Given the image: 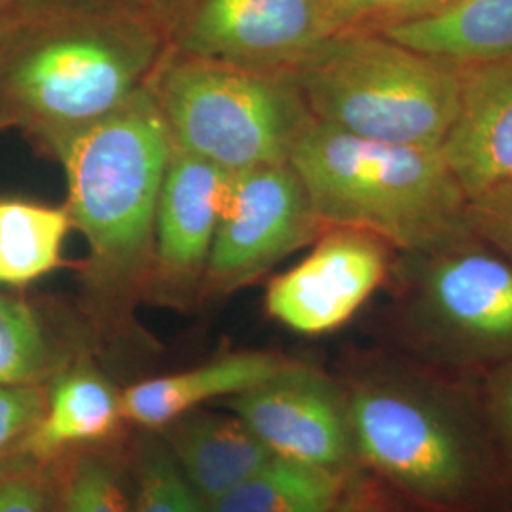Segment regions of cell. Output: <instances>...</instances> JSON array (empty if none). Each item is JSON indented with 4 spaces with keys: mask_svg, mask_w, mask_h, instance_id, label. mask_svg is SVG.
<instances>
[{
    "mask_svg": "<svg viewBox=\"0 0 512 512\" xmlns=\"http://www.w3.org/2000/svg\"><path fill=\"white\" fill-rule=\"evenodd\" d=\"M351 473L311 467L289 459H270L255 475L203 511L332 512L348 486Z\"/></svg>",
    "mask_w": 512,
    "mask_h": 512,
    "instance_id": "obj_18",
    "label": "cell"
},
{
    "mask_svg": "<svg viewBox=\"0 0 512 512\" xmlns=\"http://www.w3.org/2000/svg\"><path fill=\"white\" fill-rule=\"evenodd\" d=\"M234 173L173 145L154 219V279L188 289L205 268Z\"/></svg>",
    "mask_w": 512,
    "mask_h": 512,
    "instance_id": "obj_12",
    "label": "cell"
},
{
    "mask_svg": "<svg viewBox=\"0 0 512 512\" xmlns=\"http://www.w3.org/2000/svg\"><path fill=\"white\" fill-rule=\"evenodd\" d=\"M469 220L476 238L512 262V181L469 198Z\"/></svg>",
    "mask_w": 512,
    "mask_h": 512,
    "instance_id": "obj_25",
    "label": "cell"
},
{
    "mask_svg": "<svg viewBox=\"0 0 512 512\" xmlns=\"http://www.w3.org/2000/svg\"><path fill=\"white\" fill-rule=\"evenodd\" d=\"M327 228L289 162L234 173L205 268L215 291H234Z\"/></svg>",
    "mask_w": 512,
    "mask_h": 512,
    "instance_id": "obj_8",
    "label": "cell"
},
{
    "mask_svg": "<svg viewBox=\"0 0 512 512\" xmlns=\"http://www.w3.org/2000/svg\"><path fill=\"white\" fill-rule=\"evenodd\" d=\"M355 456L404 494L454 505L480 480V454L458 412L423 385L380 378L348 393Z\"/></svg>",
    "mask_w": 512,
    "mask_h": 512,
    "instance_id": "obj_6",
    "label": "cell"
},
{
    "mask_svg": "<svg viewBox=\"0 0 512 512\" xmlns=\"http://www.w3.org/2000/svg\"><path fill=\"white\" fill-rule=\"evenodd\" d=\"M442 154L467 198L512 181V54L463 67Z\"/></svg>",
    "mask_w": 512,
    "mask_h": 512,
    "instance_id": "obj_13",
    "label": "cell"
},
{
    "mask_svg": "<svg viewBox=\"0 0 512 512\" xmlns=\"http://www.w3.org/2000/svg\"><path fill=\"white\" fill-rule=\"evenodd\" d=\"M126 420L122 393L93 366L61 370L46 391V410L25 444V454L52 459L82 446L101 444Z\"/></svg>",
    "mask_w": 512,
    "mask_h": 512,
    "instance_id": "obj_16",
    "label": "cell"
},
{
    "mask_svg": "<svg viewBox=\"0 0 512 512\" xmlns=\"http://www.w3.org/2000/svg\"><path fill=\"white\" fill-rule=\"evenodd\" d=\"M389 249L368 232L325 230L310 255L272 281L268 313L306 336L340 329L384 283Z\"/></svg>",
    "mask_w": 512,
    "mask_h": 512,
    "instance_id": "obj_11",
    "label": "cell"
},
{
    "mask_svg": "<svg viewBox=\"0 0 512 512\" xmlns=\"http://www.w3.org/2000/svg\"><path fill=\"white\" fill-rule=\"evenodd\" d=\"M131 473L133 512H205L158 431L135 440Z\"/></svg>",
    "mask_w": 512,
    "mask_h": 512,
    "instance_id": "obj_21",
    "label": "cell"
},
{
    "mask_svg": "<svg viewBox=\"0 0 512 512\" xmlns=\"http://www.w3.org/2000/svg\"><path fill=\"white\" fill-rule=\"evenodd\" d=\"M158 433L203 509L275 458L234 414L192 410Z\"/></svg>",
    "mask_w": 512,
    "mask_h": 512,
    "instance_id": "obj_14",
    "label": "cell"
},
{
    "mask_svg": "<svg viewBox=\"0 0 512 512\" xmlns=\"http://www.w3.org/2000/svg\"><path fill=\"white\" fill-rule=\"evenodd\" d=\"M59 512H133L122 454L110 446L76 448L57 488Z\"/></svg>",
    "mask_w": 512,
    "mask_h": 512,
    "instance_id": "obj_20",
    "label": "cell"
},
{
    "mask_svg": "<svg viewBox=\"0 0 512 512\" xmlns=\"http://www.w3.org/2000/svg\"><path fill=\"white\" fill-rule=\"evenodd\" d=\"M18 2H21V0H0V14H4L6 10L14 8Z\"/></svg>",
    "mask_w": 512,
    "mask_h": 512,
    "instance_id": "obj_29",
    "label": "cell"
},
{
    "mask_svg": "<svg viewBox=\"0 0 512 512\" xmlns=\"http://www.w3.org/2000/svg\"><path fill=\"white\" fill-rule=\"evenodd\" d=\"M289 74L315 120L372 141L423 148H442L463 84V67L382 33L327 38Z\"/></svg>",
    "mask_w": 512,
    "mask_h": 512,
    "instance_id": "obj_4",
    "label": "cell"
},
{
    "mask_svg": "<svg viewBox=\"0 0 512 512\" xmlns=\"http://www.w3.org/2000/svg\"><path fill=\"white\" fill-rule=\"evenodd\" d=\"M332 512H401L385 495L380 484L361 475L359 469L349 476L348 486Z\"/></svg>",
    "mask_w": 512,
    "mask_h": 512,
    "instance_id": "obj_27",
    "label": "cell"
},
{
    "mask_svg": "<svg viewBox=\"0 0 512 512\" xmlns=\"http://www.w3.org/2000/svg\"><path fill=\"white\" fill-rule=\"evenodd\" d=\"M171 150L150 86L55 150L67 173L65 209L90 243L97 291L128 293L152 274L156 205Z\"/></svg>",
    "mask_w": 512,
    "mask_h": 512,
    "instance_id": "obj_3",
    "label": "cell"
},
{
    "mask_svg": "<svg viewBox=\"0 0 512 512\" xmlns=\"http://www.w3.org/2000/svg\"><path fill=\"white\" fill-rule=\"evenodd\" d=\"M165 21L171 52L268 73L330 38L319 0H184Z\"/></svg>",
    "mask_w": 512,
    "mask_h": 512,
    "instance_id": "obj_9",
    "label": "cell"
},
{
    "mask_svg": "<svg viewBox=\"0 0 512 512\" xmlns=\"http://www.w3.org/2000/svg\"><path fill=\"white\" fill-rule=\"evenodd\" d=\"M0 512H59L54 490L29 465L0 467Z\"/></svg>",
    "mask_w": 512,
    "mask_h": 512,
    "instance_id": "obj_26",
    "label": "cell"
},
{
    "mask_svg": "<svg viewBox=\"0 0 512 512\" xmlns=\"http://www.w3.org/2000/svg\"><path fill=\"white\" fill-rule=\"evenodd\" d=\"M382 35L459 67L494 61L512 54V0H456Z\"/></svg>",
    "mask_w": 512,
    "mask_h": 512,
    "instance_id": "obj_17",
    "label": "cell"
},
{
    "mask_svg": "<svg viewBox=\"0 0 512 512\" xmlns=\"http://www.w3.org/2000/svg\"><path fill=\"white\" fill-rule=\"evenodd\" d=\"M291 363L274 353L245 351L186 372L143 380L122 391L124 418L145 431H158L200 404L253 389Z\"/></svg>",
    "mask_w": 512,
    "mask_h": 512,
    "instance_id": "obj_15",
    "label": "cell"
},
{
    "mask_svg": "<svg viewBox=\"0 0 512 512\" xmlns=\"http://www.w3.org/2000/svg\"><path fill=\"white\" fill-rule=\"evenodd\" d=\"M456 0H319L330 37L382 33L389 27L437 14Z\"/></svg>",
    "mask_w": 512,
    "mask_h": 512,
    "instance_id": "obj_23",
    "label": "cell"
},
{
    "mask_svg": "<svg viewBox=\"0 0 512 512\" xmlns=\"http://www.w3.org/2000/svg\"><path fill=\"white\" fill-rule=\"evenodd\" d=\"M173 145L238 173L289 162L313 116L289 73L167 52L148 82Z\"/></svg>",
    "mask_w": 512,
    "mask_h": 512,
    "instance_id": "obj_5",
    "label": "cell"
},
{
    "mask_svg": "<svg viewBox=\"0 0 512 512\" xmlns=\"http://www.w3.org/2000/svg\"><path fill=\"white\" fill-rule=\"evenodd\" d=\"M289 164L327 230L368 232L404 255L476 238L442 148L372 141L313 118Z\"/></svg>",
    "mask_w": 512,
    "mask_h": 512,
    "instance_id": "obj_2",
    "label": "cell"
},
{
    "mask_svg": "<svg viewBox=\"0 0 512 512\" xmlns=\"http://www.w3.org/2000/svg\"><path fill=\"white\" fill-rule=\"evenodd\" d=\"M408 323L454 361L512 359V262L482 239L406 255Z\"/></svg>",
    "mask_w": 512,
    "mask_h": 512,
    "instance_id": "obj_7",
    "label": "cell"
},
{
    "mask_svg": "<svg viewBox=\"0 0 512 512\" xmlns=\"http://www.w3.org/2000/svg\"><path fill=\"white\" fill-rule=\"evenodd\" d=\"M226 404L275 458L342 473L359 467L348 393L310 366L291 363Z\"/></svg>",
    "mask_w": 512,
    "mask_h": 512,
    "instance_id": "obj_10",
    "label": "cell"
},
{
    "mask_svg": "<svg viewBox=\"0 0 512 512\" xmlns=\"http://www.w3.org/2000/svg\"><path fill=\"white\" fill-rule=\"evenodd\" d=\"M46 410L40 385H0V461L25 454V444Z\"/></svg>",
    "mask_w": 512,
    "mask_h": 512,
    "instance_id": "obj_24",
    "label": "cell"
},
{
    "mask_svg": "<svg viewBox=\"0 0 512 512\" xmlns=\"http://www.w3.org/2000/svg\"><path fill=\"white\" fill-rule=\"evenodd\" d=\"M52 368V349L35 311L0 293V385H38Z\"/></svg>",
    "mask_w": 512,
    "mask_h": 512,
    "instance_id": "obj_22",
    "label": "cell"
},
{
    "mask_svg": "<svg viewBox=\"0 0 512 512\" xmlns=\"http://www.w3.org/2000/svg\"><path fill=\"white\" fill-rule=\"evenodd\" d=\"M69 228L67 209L0 202V283L25 285L50 274L59 264Z\"/></svg>",
    "mask_w": 512,
    "mask_h": 512,
    "instance_id": "obj_19",
    "label": "cell"
},
{
    "mask_svg": "<svg viewBox=\"0 0 512 512\" xmlns=\"http://www.w3.org/2000/svg\"><path fill=\"white\" fill-rule=\"evenodd\" d=\"M167 52L158 0H21L0 14V128L55 152L147 88Z\"/></svg>",
    "mask_w": 512,
    "mask_h": 512,
    "instance_id": "obj_1",
    "label": "cell"
},
{
    "mask_svg": "<svg viewBox=\"0 0 512 512\" xmlns=\"http://www.w3.org/2000/svg\"><path fill=\"white\" fill-rule=\"evenodd\" d=\"M490 412L495 421V427L512 446V359L503 361L495 370L488 391Z\"/></svg>",
    "mask_w": 512,
    "mask_h": 512,
    "instance_id": "obj_28",
    "label": "cell"
}]
</instances>
